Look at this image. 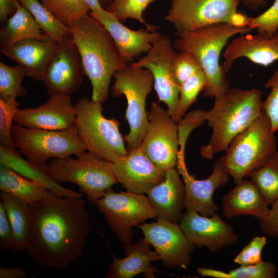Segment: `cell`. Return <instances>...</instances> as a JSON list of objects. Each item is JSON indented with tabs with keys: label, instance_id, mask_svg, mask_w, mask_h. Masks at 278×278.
Listing matches in <instances>:
<instances>
[{
	"label": "cell",
	"instance_id": "cell-13",
	"mask_svg": "<svg viewBox=\"0 0 278 278\" xmlns=\"http://www.w3.org/2000/svg\"><path fill=\"white\" fill-rule=\"evenodd\" d=\"M176 53L170 38L161 33L145 56L136 62L129 63L151 72L159 101L166 105L167 111L173 120L179 98V85L175 81L172 72Z\"/></svg>",
	"mask_w": 278,
	"mask_h": 278
},
{
	"label": "cell",
	"instance_id": "cell-47",
	"mask_svg": "<svg viewBox=\"0 0 278 278\" xmlns=\"http://www.w3.org/2000/svg\"><path fill=\"white\" fill-rule=\"evenodd\" d=\"M246 7L250 10H257L265 7L268 0H242Z\"/></svg>",
	"mask_w": 278,
	"mask_h": 278
},
{
	"label": "cell",
	"instance_id": "cell-48",
	"mask_svg": "<svg viewBox=\"0 0 278 278\" xmlns=\"http://www.w3.org/2000/svg\"><path fill=\"white\" fill-rule=\"evenodd\" d=\"M90 9V11H94L102 9L99 0H81Z\"/></svg>",
	"mask_w": 278,
	"mask_h": 278
},
{
	"label": "cell",
	"instance_id": "cell-39",
	"mask_svg": "<svg viewBox=\"0 0 278 278\" xmlns=\"http://www.w3.org/2000/svg\"><path fill=\"white\" fill-rule=\"evenodd\" d=\"M265 87L271 90L263 102L262 111L268 118L272 131L275 133L278 130V70L268 79Z\"/></svg>",
	"mask_w": 278,
	"mask_h": 278
},
{
	"label": "cell",
	"instance_id": "cell-31",
	"mask_svg": "<svg viewBox=\"0 0 278 278\" xmlns=\"http://www.w3.org/2000/svg\"><path fill=\"white\" fill-rule=\"evenodd\" d=\"M248 177L270 204L278 199V151L264 164L251 171Z\"/></svg>",
	"mask_w": 278,
	"mask_h": 278
},
{
	"label": "cell",
	"instance_id": "cell-28",
	"mask_svg": "<svg viewBox=\"0 0 278 278\" xmlns=\"http://www.w3.org/2000/svg\"><path fill=\"white\" fill-rule=\"evenodd\" d=\"M1 201L4 204L13 236L12 250H26L31 227V214L28 203L11 194L1 192Z\"/></svg>",
	"mask_w": 278,
	"mask_h": 278
},
{
	"label": "cell",
	"instance_id": "cell-27",
	"mask_svg": "<svg viewBox=\"0 0 278 278\" xmlns=\"http://www.w3.org/2000/svg\"><path fill=\"white\" fill-rule=\"evenodd\" d=\"M27 39L46 41L54 40L42 32L31 14L17 0L15 12L1 29V48L9 47L20 41Z\"/></svg>",
	"mask_w": 278,
	"mask_h": 278
},
{
	"label": "cell",
	"instance_id": "cell-42",
	"mask_svg": "<svg viewBox=\"0 0 278 278\" xmlns=\"http://www.w3.org/2000/svg\"><path fill=\"white\" fill-rule=\"evenodd\" d=\"M266 244L265 236L254 237L235 257L234 263L240 266H247L260 262L262 252Z\"/></svg>",
	"mask_w": 278,
	"mask_h": 278
},
{
	"label": "cell",
	"instance_id": "cell-23",
	"mask_svg": "<svg viewBox=\"0 0 278 278\" xmlns=\"http://www.w3.org/2000/svg\"><path fill=\"white\" fill-rule=\"evenodd\" d=\"M59 43L27 39L1 49L6 57L20 65L27 76L34 80L43 81L48 66L58 49Z\"/></svg>",
	"mask_w": 278,
	"mask_h": 278
},
{
	"label": "cell",
	"instance_id": "cell-1",
	"mask_svg": "<svg viewBox=\"0 0 278 278\" xmlns=\"http://www.w3.org/2000/svg\"><path fill=\"white\" fill-rule=\"evenodd\" d=\"M29 204L31 227L26 250L33 260L62 269L83 255L90 227L82 198L65 197L48 189Z\"/></svg>",
	"mask_w": 278,
	"mask_h": 278
},
{
	"label": "cell",
	"instance_id": "cell-40",
	"mask_svg": "<svg viewBox=\"0 0 278 278\" xmlns=\"http://www.w3.org/2000/svg\"><path fill=\"white\" fill-rule=\"evenodd\" d=\"M251 29H256L268 37L278 31V0H274L271 6L259 15L252 18L248 25Z\"/></svg>",
	"mask_w": 278,
	"mask_h": 278
},
{
	"label": "cell",
	"instance_id": "cell-37",
	"mask_svg": "<svg viewBox=\"0 0 278 278\" xmlns=\"http://www.w3.org/2000/svg\"><path fill=\"white\" fill-rule=\"evenodd\" d=\"M202 70L199 62L193 54L183 51L177 52L173 61L172 72L173 78L179 86Z\"/></svg>",
	"mask_w": 278,
	"mask_h": 278
},
{
	"label": "cell",
	"instance_id": "cell-12",
	"mask_svg": "<svg viewBox=\"0 0 278 278\" xmlns=\"http://www.w3.org/2000/svg\"><path fill=\"white\" fill-rule=\"evenodd\" d=\"M149 124L141 147L158 168H174L179 151L178 125L158 102L151 103Z\"/></svg>",
	"mask_w": 278,
	"mask_h": 278
},
{
	"label": "cell",
	"instance_id": "cell-22",
	"mask_svg": "<svg viewBox=\"0 0 278 278\" xmlns=\"http://www.w3.org/2000/svg\"><path fill=\"white\" fill-rule=\"evenodd\" d=\"M176 167L165 170L164 179L146 193L158 219L179 223L185 209V188Z\"/></svg>",
	"mask_w": 278,
	"mask_h": 278
},
{
	"label": "cell",
	"instance_id": "cell-35",
	"mask_svg": "<svg viewBox=\"0 0 278 278\" xmlns=\"http://www.w3.org/2000/svg\"><path fill=\"white\" fill-rule=\"evenodd\" d=\"M206 77L200 70L179 86V98L175 121L178 124L186 114L187 110L196 101L200 91L206 84Z\"/></svg>",
	"mask_w": 278,
	"mask_h": 278
},
{
	"label": "cell",
	"instance_id": "cell-26",
	"mask_svg": "<svg viewBox=\"0 0 278 278\" xmlns=\"http://www.w3.org/2000/svg\"><path fill=\"white\" fill-rule=\"evenodd\" d=\"M0 164L8 166L22 176L34 181L58 195L67 198H82L83 195L66 188L52 177L48 164L33 163L25 160L17 149H10L0 145Z\"/></svg>",
	"mask_w": 278,
	"mask_h": 278
},
{
	"label": "cell",
	"instance_id": "cell-43",
	"mask_svg": "<svg viewBox=\"0 0 278 278\" xmlns=\"http://www.w3.org/2000/svg\"><path fill=\"white\" fill-rule=\"evenodd\" d=\"M13 245L12 228L4 204L0 201V249L12 250Z\"/></svg>",
	"mask_w": 278,
	"mask_h": 278
},
{
	"label": "cell",
	"instance_id": "cell-8",
	"mask_svg": "<svg viewBox=\"0 0 278 278\" xmlns=\"http://www.w3.org/2000/svg\"><path fill=\"white\" fill-rule=\"evenodd\" d=\"M112 96H125L127 107L125 118L129 132L124 136L128 152L141 146L147 131L149 120L146 111V99L152 90L153 77L148 69L128 64L115 72Z\"/></svg>",
	"mask_w": 278,
	"mask_h": 278
},
{
	"label": "cell",
	"instance_id": "cell-44",
	"mask_svg": "<svg viewBox=\"0 0 278 278\" xmlns=\"http://www.w3.org/2000/svg\"><path fill=\"white\" fill-rule=\"evenodd\" d=\"M267 215L259 220L261 231L278 239V199L273 201Z\"/></svg>",
	"mask_w": 278,
	"mask_h": 278
},
{
	"label": "cell",
	"instance_id": "cell-6",
	"mask_svg": "<svg viewBox=\"0 0 278 278\" xmlns=\"http://www.w3.org/2000/svg\"><path fill=\"white\" fill-rule=\"evenodd\" d=\"M102 104L87 97L78 99L75 124L86 151L114 163L128 151L119 122L103 116Z\"/></svg>",
	"mask_w": 278,
	"mask_h": 278
},
{
	"label": "cell",
	"instance_id": "cell-2",
	"mask_svg": "<svg viewBox=\"0 0 278 278\" xmlns=\"http://www.w3.org/2000/svg\"><path fill=\"white\" fill-rule=\"evenodd\" d=\"M92 87V100L104 103L114 74L128 64L122 59L109 32L90 13L69 26Z\"/></svg>",
	"mask_w": 278,
	"mask_h": 278
},
{
	"label": "cell",
	"instance_id": "cell-20",
	"mask_svg": "<svg viewBox=\"0 0 278 278\" xmlns=\"http://www.w3.org/2000/svg\"><path fill=\"white\" fill-rule=\"evenodd\" d=\"M90 14L107 30L122 59L128 64L132 63L138 56L147 54L161 34L157 30L150 31L146 28L137 30L129 29L104 8L91 11Z\"/></svg>",
	"mask_w": 278,
	"mask_h": 278
},
{
	"label": "cell",
	"instance_id": "cell-32",
	"mask_svg": "<svg viewBox=\"0 0 278 278\" xmlns=\"http://www.w3.org/2000/svg\"><path fill=\"white\" fill-rule=\"evenodd\" d=\"M197 272L202 276L215 278H274L276 267L273 262H260L251 265L240 266L228 272L211 268H198Z\"/></svg>",
	"mask_w": 278,
	"mask_h": 278
},
{
	"label": "cell",
	"instance_id": "cell-36",
	"mask_svg": "<svg viewBox=\"0 0 278 278\" xmlns=\"http://www.w3.org/2000/svg\"><path fill=\"white\" fill-rule=\"evenodd\" d=\"M56 17L69 26L91 11L81 0H40Z\"/></svg>",
	"mask_w": 278,
	"mask_h": 278
},
{
	"label": "cell",
	"instance_id": "cell-21",
	"mask_svg": "<svg viewBox=\"0 0 278 278\" xmlns=\"http://www.w3.org/2000/svg\"><path fill=\"white\" fill-rule=\"evenodd\" d=\"M222 67L227 74L233 62L244 57L252 62L267 67L278 60V31L268 37L262 33L240 34L227 46Z\"/></svg>",
	"mask_w": 278,
	"mask_h": 278
},
{
	"label": "cell",
	"instance_id": "cell-18",
	"mask_svg": "<svg viewBox=\"0 0 278 278\" xmlns=\"http://www.w3.org/2000/svg\"><path fill=\"white\" fill-rule=\"evenodd\" d=\"M75 108L71 96L54 95L39 107L18 108L13 122L28 128L60 130L75 124Z\"/></svg>",
	"mask_w": 278,
	"mask_h": 278
},
{
	"label": "cell",
	"instance_id": "cell-14",
	"mask_svg": "<svg viewBox=\"0 0 278 278\" xmlns=\"http://www.w3.org/2000/svg\"><path fill=\"white\" fill-rule=\"evenodd\" d=\"M144 240L152 246L163 264L169 268L186 269L196 247L184 233L180 224L157 219L156 222L138 224Z\"/></svg>",
	"mask_w": 278,
	"mask_h": 278
},
{
	"label": "cell",
	"instance_id": "cell-11",
	"mask_svg": "<svg viewBox=\"0 0 278 278\" xmlns=\"http://www.w3.org/2000/svg\"><path fill=\"white\" fill-rule=\"evenodd\" d=\"M94 204L122 244L131 242L133 227L157 217L144 194L116 193L110 188Z\"/></svg>",
	"mask_w": 278,
	"mask_h": 278
},
{
	"label": "cell",
	"instance_id": "cell-19",
	"mask_svg": "<svg viewBox=\"0 0 278 278\" xmlns=\"http://www.w3.org/2000/svg\"><path fill=\"white\" fill-rule=\"evenodd\" d=\"M113 169L126 191L136 194H146L164 179L165 173L151 162L141 146L114 162Z\"/></svg>",
	"mask_w": 278,
	"mask_h": 278
},
{
	"label": "cell",
	"instance_id": "cell-4",
	"mask_svg": "<svg viewBox=\"0 0 278 278\" xmlns=\"http://www.w3.org/2000/svg\"><path fill=\"white\" fill-rule=\"evenodd\" d=\"M248 26L239 28L226 23L206 25L192 31L175 34L173 46L177 50L193 54L199 62L206 77L203 97L216 98L231 89L219 58L229 40L236 34L249 33Z\"/></svg>",
	"mask_w": 278,
	"mask_h": 278
},
{
	"label": "cell",
	"instance_id": "cell-9",
	"mask_svg": "<svg viewBox=\"0 0 278 278\" xmlns=\"http://www.w3.org/2000/svg\"><path fill=\"white\" fill-rule=\"evenodd\" d=\"M11 138L21 154L36 163L47 164L52 159L66 158L72 155L77 157L86 151L75 124L63 130H49L13 124Z\"/></svg>",
	"mask_w": 278,
	"mask_h": 278
},
{
	"label": "cell",
	"instance_id": "cell-34",
	"mask_svg": "<svg viewBox=\"0 0 278 278\" xmlns=\"http://www.w3.org/2000/svg\"><path fill=\"white\" fill-rule=\"evenodd\" d=\"M154 1V0H113L106 10L114 14L121 22H125L129 19H134L145 25L148 30L155 31L159 27L148 24L143 17L144 12Z\"/></svg>",
	"mask_w": 278,
	"mask_h": 278
},
{
	"label": "cell",
	"instance_id": "cell-38",
	"mask_svg": "<svg viewBox=\"0 0 278 278\" xmlns=\"http://www.w3.org/2000/svg\"><path fill=\"white\" fill-rule=\"evenodd\" d=\"M19 106L16 99L6 102L0 99V145L12 150L16 149L11 138V128Z\"/></svg>",
	"mask_w": 278,
	"mask_h": 278
},
{
	"label": "cell",
	"instance_id": "cell-49",
	"mask_svg": "<svg viewBox=\"0 0 278 278\" xmlns=\"http://www.w3.org/2000/svg\"><path fill=\"white\" fill-rule=\"evenodd\" d=\"M102 7L107 9L112 2L113 0H99Z\"/></svg>",
	"mask_w": 278,
	"mask_h": 278
},
{
	"label": "cell",
	"instance_id": "cell-15",
	"mask_svg": "<svg viewBox=\"0 0 278 278\" xmlns=\"http://www.w3.org/2000/svg\"><path fill=\"white\" fill-rule=\"evenodd\" d=\"M85 74L72 36L59 43L43 81L50 96H70L80 86Z\"/></svg>",
	"mask_w": 278,
	"mask_h": 278
},
{
	"label": "cell",
	"instance_id": "cell-46",
	"mask_svg": "<svg viewBox=\"0 0 278 278\" xmlns=\"http://www.w3.org/2000/svg\"><path fill=\"white\" fill-rule=\"evenodd\" d=\"M27 276L21 267L0 268V278H24Z\"/></svg>",
	"mask_w": 278,
	"mask_h": 278
},
{
	"label": "cell",
	"instance_id": "cell-17",
	"mask_svg": "<svg viewBox=\"0 0 278 278\" xmlns=\"http://www.w3.org/2000/svg\"><path fill=\"white\" fill-rule=\"evenodd\" d=\"M179 223L187 239L196 247L204 246L211 252H218L238 240L233 228L216 213L205 216L196 212H186Z\"/></svg>",
	"mask_w": 278,
	"mask_h": 278
},
{
	"label": "cell",
	"instance_id": "cell-24",
	"mask_svg": "<svg viewBox=\"0 0 278 278\" xmlns=\"http://www.w3.org/2000/svg\"><path fill=\"white\" fill-rule=\"evenodd\" d=\"M122 245L126 256L120 258L111 253L112 262L109 265L106 277L132 278L142 273L146 278H154L155 273H163L151 265L152 262L160 260V257L155 251L150 249V245L143 238L137 243Z\"/></svg>",
	"mask_w": 278,
	"mask_h": 278
},
{
	"label": "cell",
	"instance_id": "cell-30",
	"mask_svg": "<svg viewBox=\"0 0 278 278\" xmlns=\"http://www.w3.org/2000/svg\"><path fill=\"white\" fill-rule=\"evenodd\" d=\"M34 18L43 32L59 43L72 36L70 27L46 8L38 0H18Z\"/></svg>",
	"mask_w": 278,
	"mask_h": 278
},
{
	"label": "cell",
	"instance_id": "cell-29",
	"mask_svg": "<svg viewBox=\"0 0 278 278\" xmlns=\"http://www.w3.org/2000/svg\"><path fill=\"white\" fill-rule=\"evenodd\" d=\"M0 189L2 192L14 195L28 204L41 199L48 190L41 184L22 176L1 164Z\"/></svg>",
	"mask_w": 278,
	"mask_h": 278
},
{
	"label": "cell",
	"instance_id": "cell-33",
	"mask_svg": "<svg viewBox=\"0 0 278 278\" xmlns=\"http://www.w3.org/2000/svg\"><path fill=\"white\" fill-rule=\"evenodd\" d=\"M26 76L20 65L11 66L0 62V99L7 102L25 96L27 91L22 82Z\"/></svg>",
	"mask_w": 278,
	"mask_h": 278
},
{
	"label": "cell",
	"instance_id": "cell-5",
	"mask_svg": "<svg viewBox=\"0 0 278 278\" xmlns=\"http://www.w3.org/2000/svg\"><path fill=\"white\" fill-rule=\"evenodd\" d=\"M277 151L275 133L262 112L249 128L233 140L218 160L237 183Z\"/></svg>",
	"mask_w": 278,
	"mask_h": 278
},
{
	"label": "cell",
	"instance_id": "cell-7",
	"mask_svg": "<svg viewBox=\"0 0 278 278\" xmlns=\"http://www.w3.org/2000/svg\"><path fill=\"white\" fill-rule=\"evenodd\" d=\"M49 172L58 183L72 182L94 204L106 191L119 183L113 163L92 152L85 151L76 159L54 158L48 163Z\"/></svg>",
	"mask_w": 278,
	"mask_h": 278
},
{
	"label": "cell",
	"instance_id": "cell-25",
	"mask_svg": "<svg viewBox=\"0 0 278 278\" xmlns=\"http://www.w3.org/2000/svg\"><path fill=\"white\" fill-rule=\"evenodd\" d=\"M269 205L255 184L245 179L222 198V212L227 219L246 215L259 221L268 214Z\"/></svg>",
	"mask_w": 278,
	"mask_h": 278
},
{
	"label": "cell",
	"instance_id": "cell-10",
	"mask_svg": "<svg viewBox=\"0 0 278 278\" xmlns=\"http://www.w3.org/2000/svg\"><path fill=\"white\" fill-rule=\"evenodd\" d=\"M239 3V0H171L165 19L173 25L175 34L219 23L245 27L251 17L237 11Z\"/></svg>",
	"mask_w": 278,
	"mask_h": 278
},
{
	"label": "cell",
	"instance_id": "cell-16",
	"mask_svg": "<svg viewBox=\"0 0 278 278\" xmlns=\"http://www.w3.org/2000/svg\"><path fill=\"white\" fill-rule=\"evenodd\" d=\"M175 167L185 186L186 212H196L202 216H211L218 211V206L213 200L214 193L224 186L230 178L219 160L214 162L211 175L203 180L196 179L188 172L185 154L178 153Z\"/></svg>",
	"mask_w": 278,
	"mask_h": 278
},
{
	"label": "cell",
	"instance_id": "cell-45",
	"mask_svg": "<svg viewBox=\"0 0 278 278\" xmlns=\"http://www.w3.org/2000/svg\"><path fill=\"white\" fill-rule=\"evenodd\" d=\"M17 0H0V21L5 23L8 15H13L16 10Z\"/></svg>",
	"mask_w": 278,
	"mask_h": 278
},
{
	"label": "cell",
	"instance_id": "cell-41",
	"mask_svg": "<svg viewBox=\"0 0 278 278\" xmlns=\"http://www.w3.org/2000/svg\"><path fill=\"white\" fill-rule=\"evenodd\" d=\"M205 121V111L200 109L190 111L178 123L179 151L184 154L186 140L190 132Z\"/></svg>",
	"mask_w": 278,
	"mask_h": 278
},
{
	"label": "cell",
	"instance_id": "cell-3",
	"mask_svg": "<svg viewBox=\"0 0 278 278\" xmlns=\"http://www.w3.org/2000/svg\"><path fill=\"white\" fill-rule=\"evenodd\" d=\"M260 90L231 88L215 98L213 107L205 111V121L212 130L209 142L200 148L201 156L212 160L225 151L238 134L249 128L262 111Z\"/></svg>",
	"mask_w": 278,
	"mask_h": 278
}]
</instances>
